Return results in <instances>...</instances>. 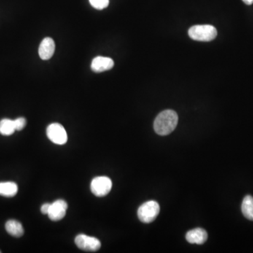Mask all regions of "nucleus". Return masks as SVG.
Returning a JSON list of instances; mask_svg holds the SVG:
<instances>
[{"label": "nucleus", "instance_id": "nucleus-8", "mask_svg": "<svg viewBox=\"0 0 253 253\" xmlns=\"http://www.w3.org/2000/svg\"><path fill=\"white\" fill-rule=\"evenodd\" d=\"M114 66V61L109 57H97L92 60L91 68L95 73L109 71Z\"/></svg>", "mask_w": 253, "mask_h": 253}, {"label": "nucleus", "instance_id": "nucleus-13", "mask_svg": "<svg viewBox=\"0 0 253 253\" xmlns=\"http://www.w3.org/2000/svg\"><path fill=\"white\" fill-rule=\"evenodd\" d=\"M242 213L245 217L253 221V197L246 195L243 199L241 205Z\"/></svg>", "mask_w": 253, "mask_h": 253}, {"label": "nucleus", "instance_id": "nucleus-5", "mask_svg": "<svg viewBox=\"0 0 253 253\" xmlns=\"http://www.w3.org/2000/svg\"><path fill=\"white\" fill-rule=\"evenodd\" d=\"M77 247L87 252H95L101 248V243L98 238L85 234H79L75 238Z\"/></svg>", "mask_w": 253, "mask_h": 253}, {"label": "nucleus", "instance_id": "nucleus-17", "mask_svg": "<svg viewBox=\"0 0 253 253\" xmlns=\"http://www.w3.org/2000/svg\"><path fill=\"white\" fill-rule=\"evenodd\" d=\"M51 203H44L41 207V213L44 214H48L49 208H50Z\"/></svg>", "mask_w": 253, "mask_h": 253}, {"label": "nucleus", "instance_id": "nucleus-18", "mask_svg": "<svg viewBox=\"0 0 253 253\" xmlns=\"http://www.w3.org/2000/svg\"><path fill=\"white\" fill-rule=\"evenodd\" d=\"M243 1L247 5H251L253 4V0H243Z\"/></svg>", "mask_w": 253, "mask_h": 253}, {"label": "nucleus", "instance_id": "nucleus-12", "mask_svg": "<svg viewBox=\"0 0 253 253\" xmlns=\"http://www.w3.org/2000/svg\"><path fill=\"white\" fill-rule=\"evenodd\" d=\"M18 185L13 181H6L0 182V195L1 196L11 197L15 196L18 193Z\"/></svg>", "mask_w": 253, "mask_h": 253}, {"label": "nucleus", "instance_id": "nucleus-11", "mask_svg": "<svg viewBox=\"0 0 253 253\" xmlns=\"http://www.w3.org/2000/svg\"><path fill=\"white\" fill-rule=\"evenodd\" d=\"M5 229L9 235L16 237V238H20L24 234L23 226L19 221L15 220V219H10V220L7 221L5 224Z\"/></svg>", "mask_w": 253, "mask_h": 253}, {"label": "nucleus", "instance_id": "nucleus-19", "mask_svg": "<svg viewBox=\"0 0 253 253\" xmlns=\"http://www.w3.org/2000/svg\"><path fill=\"white\" fill-rule=\"evenodd\" d=\"M0 253H1V251H0Z\"/></svg>", "mask_w": 253, "mask_h": 253}, {"label": "nucleus", "instance_id": "nucleus-2", "mask_svg": "<svg viewBox=\"0 0 253 253\" xmlns=\"http://www.w3.org/2000/svg\"><path fill=\"white\" fill-rule=\"evenodd\" d=\"M188 33L192 39L200 42H210L217 36V29L211 25H194Z\"/></svg>", "mask_w": 253, "mask_h": 253}, {"label": "nucleus", "instance_id": "nucleus-6", "mask_svg": "<svg viewBox=\"0 0 253 253\" xmlns=\"http://www.w3.org/2000/svg\"><path fill=\"white\" fill-rule=\"evenodd\" d=\"M47 137L54 144L63 145L68 141V135L60 124L52 123L47 129Z\"/></svg>", "mask_w": 253, "mask_h": 253}, {"label": "nucleus", "instance_id": "nucleus-10", "mask_svg": "<svg viewBox=\"0 0 253 253\" xmlns=\"http://www.w3.org/2000/svg\"><path fill=\"white\" fill-rule=\"evenodd\" d=\"M186 239L192 244L202 245L208 239V233L201 228L194 229L187 232Z\"/></svg>", "mask_w": 253, "mask_h": 253}, {"label": "nucleus", "instance_id": "nucleus-16", "mask_svg": "<svg viewBox=\"0 0 253 253\" xmlns=\"http://www.w3.org/2000/svg\"><path fill=\"white\" fill-rule=\"evenodd\" d=\"M14 125H15L16 131H20L23 130L25 125H26V120L24 117H18L14 120Z\"/></svg>", "mask_w": 253, "mask_h": 253}, {"label": "nucleus", "instance_id": "nucleus-14", "mask_svg": "<svg viewBox=\"0 0 253 253\" xmlns=\"http://www.w3.org/2000/svg\"><path fill=\"white\" fill-rule=\"evenodd\" d=\"M14 120L4 118L0 121V134L4 136H10L15 133Z\"/></svg>", "mask_w": 253, "mask_h": 253}, {"label": "nucleus", "instance_id": "nucleus-4", "mask_svg": "<svg viewBox=\"0 0 253 253\" xmlns=\"http://www.w3.org/2000/svg\"><path fill=\"white\" fill-rule=\"evenodd\" d=\"M112 181L108 176H97L91 182V191L97 197L108 195L112 189Z\"/></svg>", "mask_w": 253, "mask_h": 253}, {"label": "nucleus", "instance_id": "nucleus-9", "mask_svg": "<svg viewBox=\"0 0 253 253\" xmlns=\"http://www.w3.org/2000/svg\"><path fill=\"white\" fill-rule=\"evenodd\" d=\"M55 52V43L51 38H46L41 42L39 47V55L42 60L52 58Z\"/></svg>", "mask_w": 253, "mask_h": 253}, {"label": "nucleus", "instance_id": "nucleus-1", "mask_svg": "<svg viewBox=\"0 0 253 253\" xmlns=\"http://www.w3.org/2000/svg\"><path fill=\"white\" fill-rule=\"evenodd\" d=\"M178 115L173 110H165L157 115L154 121V130L161 136L170 135L176 128Z\"/></svg>", "mask_w": 253, "mask_h": 253}, {"label": "nucleus", "instance_id": "nucleus-7", "mask_svg": "<svg viewBox=\"0 0 253 253\" xmlns=\"http://www.w3.org/2000/svg\"><path fill=\"white\" fill-rule=\"evenodd\" d=\"M67 210H68V204L64 200L59 199L51 203L47 215L53 222H58L66 216Z\"/></svg>", "mask_w": 253, "mask_h": 253}, {"label": "nucleus", "instance_id": "nucleus-3", "mask_svg": "<svg viewBox=\"0 0 253 253\" xmlns=\"http://www.w3.org/2000/svg\"><path fill=\"white\" fill-rule=\"evenodd\" d=\"M160 213V205L156 201L149 200L141 205L138 209L137 214L139 220L143 223L154 222Z\"/></svg>", "mask_w": 253, "mask_h": 253}, {"label": "nucleus", "instance_id": "nucleus-15", "mask_svg": "<svg viewBox=\"0 0 253 253\" xmlns=\"http://www.w3.org/2000/svg\"><path fill=\"white\" fill-rule=\"evenodd\" d=\"M91 5L98 10H102L109 4V0H90Z\"/></svg>", "mask_w": 253, "mask_h": 253}]
</instances>
